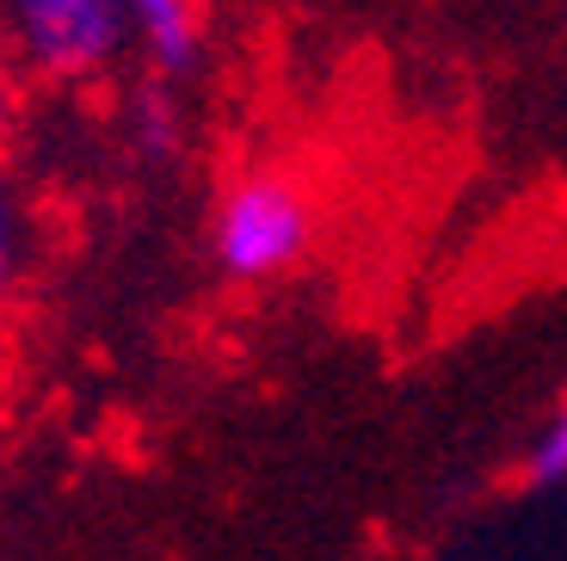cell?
I'll return each mask as SVG.
<instances>
[{"label": "cell", "instance_id": "277c9868", "mask_svg": "<svg viewBox=\"0 0 567 561\" xmlns=\"http://www.w3.org/2000/svg\"><path fill=\"white\" fill-rule=\"evenodd\" d=\"M130 130H136V149L142 155H173V142H179V124H173V105L161 99V86L136 93V112H130Z\"/></svg>", "mask_w": 567, "mask_h": 561}, {"label": "cell", "instance_id": "7a4b0ae2", "mask_svg": "<svg viewBox=\"0 0 567 561\" xmlns=\"http://www.w3.org/2000/svg\"><path fill=\"white\" fill-rule=\"evenodd\" d=\"M216 259L228 278H278L309 253L315 241V204L290 173H241L216 204Z\"/></svg>", "mask_w": 567, "mask_h": 561}, {"label": "cell", "instance_id": "6da1fadb", "mask_svg": "<svg viewBox=\"0 0 567 561\" xmlns=\"http://www.w3.org/2000/svg\"><path fill=\"white\" fill-rule=\"evenodd\" d=\"M130 43V0H0V50L43 81H93Z\"/></svg>", "mask_w": 567, "mask_h": 561}, {"label": "cell", "instance_id": "8992f818", "mask_svg": "<svg viewBox=\"0 0 567 561\" xmlns=\"http://www.w3.org/2000/svg\"><path fill=\"white\" fill-rule=\"evenodd\" d=\"M13 272H19V211L13 197L0 192V296L13 290Z\"/></svg>", "mask_w": 567, "mask_h": 561}, {"label": "cell", "instance_id": "52a82bcc", "mask_svg": "<svg viewBox=\"0 0 567 561\" xmlns=\"http://www.w3.org/2000/svg\"><path fill=\"white\" fill-rule=\"evenodd\" d=\"M13 118H19V81H13L7 50H0V155H7V142H13Z\"/></svg>", "mask_w": 567, "mask_h": 561}, {"label": "cell", "instance_id": "5b68a950", "mask_svg": "<svg viewBox=\"0 0 567 561\" xmlns=\"http://www.w3.org/2000/svg\"><path fill=\"white\" fill-rule=\"evenodd\" d=\"M530 481H567V401L530 445Z\"/></svg>", "mask_w": 567, "mask_h": 561}, {"label": "cell", "instance_id": "3957f363", "mask_svg": "<svg viewBox=\"0 0 567 561\" xmlns=\"http://www.w3.org/2000/svg\"><path fill=\"white\" fill-rule=\"evenodd\" d=\"M130 38L142 43V57L155 62V74H185L204 57V19L198 0H130Z\"/></svg>", "mask_w": 567, "mask_h": 561}]
</instances>
